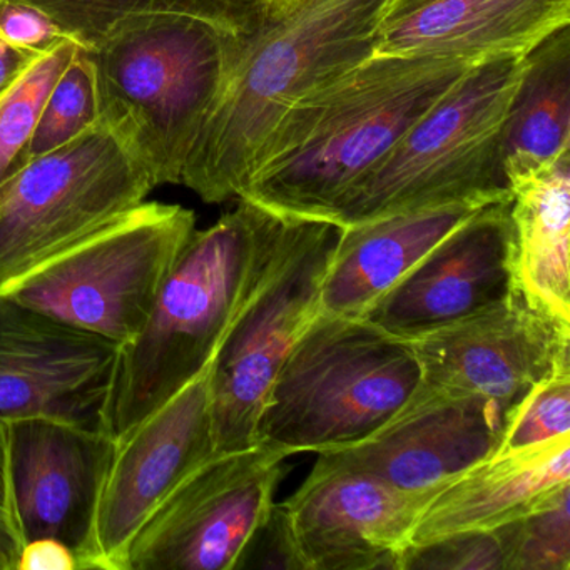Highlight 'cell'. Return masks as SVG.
<instances>
[{
	"instance_id": "6da1fadb",
	"label": "cell",
	"mask_w": 570,
	"mask_h": 570,
	"mask_svg": "<svg viewBox=\"0 0 570 570\" xmlns=\"http://www.w3.org/2000/svg\"><path fill=\"white\" fill-rule=\"evenodd\" d=\"M473 66L373 52L279 118L238 198L276 215L332 222L343 199Z\"/></svg>"
},
{
	"instance_id": "7a4b0ae2",
	"label": "cell",
	"mask_w": 570,
	"mask_h": 570,
	"mask_svg": "<svg viewBox=\"0 0 570 570\" xmlns=\"http://www.w3.org/2000/svg\"><path fill=\"white\" fill-rule=\"evenodd\" d=\"M285 216L238 198L195 229L141 332L119 346L102 429L115 442L178 395L215 358L233 320L265 275Z\"/></svg>"
},
{
	"instance_id": "3957f363",
	"label": "cell",
	"mask_w": 570,
	"mask_h": 570,
	"mask_svg": "<svg viewBox=\"0 0 570 570\" xmlns=\"http://www.w3.org/2000/svg\"><path fill=\"white\" fill-rule=\"evenodd\" d=\"M393 0H308L236 38L222 92L189 153L181 185L205 203L238 198L276 122L303 96L375 51Z\"/></svg>"
},
{
	"instance_id": "277c9868",
	"label": "cell",
	"mask_w": 570,
	"mask_h": 570,
	"mask_svg": "<svg viewBox=\"0 0 570 570\" xmlns=\"http://www.w3.org/2000/svg\"><path fill=\"white\" fill-rule=\"evenodd\" d=\"M235 36L183 16L142 19L88 51L99 125L151 176L181 185L189 153L222 92Z\"/></svg>"
},
{
	"instance_id": "5b68a950",
	"label": "cell",
	"mask_w": 570,
	"mask_h": 570,
	"mask_svg": "<svg viewBox=\"0 0 570 570\" xmlns=\"http://www.w3.org/2000/svg\"><path fill=\"white\" fill-rule=\"evenodd\" d=\"M412 340L318 313L283 360L256 423L283 455L345 449L375 433L422 382Z\"/></svg>"
},
{
	"instance_id": "8992f818",
	"label": "cell",
	"mask_w": 570,
	"mask_h": 570,
	"mask_svg": "<svg viewBox=\"0 0 570 570\" xmlns=\"http://www.w3.org/2000/svg\"><path fill=\"white\" fill-rule=\"evenodd\" d=\"M523 58L473 66L333 213L338 226L460 203L510 198L503 129Z\"/></svg>"
},
{
	"instance_id": "52a82bcc",
	"label": "cell",
	"mask_w": 570,
	"mask_h": 570,
	"mask_svg": "<svg viewBox=\"0 0 570 570\" xmlns=\"http://www.w3.org/2000/svg\"><path fill=\"white\" fill-rule=\"evenodd\" d=\"M195 229L191 209L145 202L0 292L122 346L148 322Z\"/></svg>"
},
{
	"instance_id": "ba28073f",
	"label": "cell",
	"mask_w": 570,
	"mask_h": 570,
	"mask_svg": "<svg viewBox=\"0 0 570 570\" xmlns=\"http://www.w3.org/2000/svg\"><path fill=\"white\" fill-rule=\"evenodd\" d=\"M342 226L285 216L265 275L233 320L212 362L215 455L258 445L256 423L266 393L292 350L320 313L323 283Z\"/></svg>"
},
{
	"instance_id": "9c48e42d",
	"label": "cell",
	"mask_w": 570,
	"mask_h": 570,
	"mask_svg": "<svg viewBox=\"0 0 570 570\" xmlns=\"http://www.w3.org/2000/svg\"><path fill=\"white\" fill-rule=\"evenodd\" d=\"M151 176L101 125L0 191V289L146 202Z\"/></svg>"
},
{
	"instance_id": "30bf717a",
	"label": "cell",
	"mask_w": 570,
	"mask_h": 570,
	"mask_svg": "<svg viewBox=\"0 0 570 570\" xmlns=\"http://www.w3.org/2000/svg\"><path fill=\"white\" fill-rule=\"evenodd\" d=\"M265 443L219 453L186 475L142 523L126 570H235L288 466Z\"/></svg>"
},
{
	"instance_id": "8fae6325",
	"label": "cell",
	"mask_w": 570,
	"mask_h": 570,
	"mask_svg": "<svg viewBox=\"0 0 570 570\" xmlns=\"http://www.w3.org/2000/svg\"><path fill=\"white\" fill-rule=\"evenodd\" d=\"M212 365L115 442L79 570H126L142 523L196 466L215 455Z\"/></svg>"
},
{
	"instance_id": "7c38bea8",
	"label": "cell",
	"mask_w": 570,
	"mask_h": 570,
	"mask_svg": "<svg viewBox=\"0 0 570 570\" xmlns=\"http://www.w3.org/2000/svg\"><path fill=\"white\" fill-rule=\"evenodd\" d=\"M436 490L395 489L318 453L308 479L279 505L299 570H400L413 525Z\"/></svg>"
},
{
	"instance_id": "4fadbf2b",
	"label": "cell",
	"mask_w": 570,
	"mask_h": 570,
	"mask_svg": "<svg viewBox=\"0 0 570 570\" xmlns=\"http://www.w3.org/2000/svg\"><path fill=\"white\" fill-rule=\"evenodd\" d=\"M119 345L0 292V422L102 429Z\"/></svg>"
},
{
	"instance_id": "5bb4252c",
	"label": "cell",
	"mask_w": 570,
	"mask_h": 570,
	"mask_svg": "<svg viewBox=\"0 0 570 570\" xmlns=\"http://www.w3.org/2000/svg\"><path fill=\"white\" fill-rule=\"evenodd\" d=\"M507 416L495 400L422 379L368 439L325 453L395 489L429 492L495 455Z\"/></svg>"
},
{
	"instance_id": "9a60e30c",
	"label": "cell",
	"mask_w": 570,
	"mask_h": 570,
	"mask_svg": "<svg viewBox=\"0 0 570 570\" xmlns=\"http://www.w3.org/2000/svg\"><path fill=\"white\" fill-rule=\"evenodd\" d=\"M412 342L423 380L495 400L509 413L537 383L570 366V323L517 286L497 305Z\"/></svg>"
},
{
	"instance_id": "2e32d148",
	"label": "cell",
	"mask_w": 570,
	"mask_h": 570,
	"mask_svg": "<svg viewBox=\"0 0 570 570\" xmlns=\"http://www.w3.org/2000/svg\"><path fill=\"white\" fill-rule=\"evenodd\" d=\"M515 288L510 198L489 203L446 235L363 318L416 340L505 299Z\"/></svg>"
},
{
	"instance_id": "e0dca14e",
	"label": "cell",
	"mask_w": 570,
	"mask_h": 570,
	"mask_svg": "<svg viewBox=\"0 0 570 570\" xmlns=\"http://www.w3.org/2000/svg\"><path fill=\"white\" fill-rule=\"evenodd\" d=\"M112 453L105 430L49 419L9 423V479L26 542L51 537L79 560Z\"/></svg>"
},
{
	"instance_id": "ac0fdd59",
	"label": "cell",
	"mask_w": 570,
	"mask_h": 570,
	"mask_svg": "<svg viewBox=\"0 0 570 570\" xmlns=\"http://www.w3.org/2000/svg\"><path fill=\"white\" fill-rule=\"evenodd\" d=\"M563 26H570V0H429L385 22L373 52L479 65L523 58Z\"/></svg>"
},
{
	"instance_id": "d6986e66",
	"label": "cell",
	"mask_w": 570,
	"mask_h": 570,
	"mask_svg": "<svg viewBox=\"0 0 570 570\" xmlns=\"http://www.w3.org/2000/svg\"><path fill=\"white\" fill-rule=\"evenodd\" d=\"M569 487L570 435L512 455L490 456L433 493L413 525L409 547L499 529Z\"/></svg>"
},
{
	"instance_id": "ffe728a7",
	"label": "cell",
	"mask_w": 570,
	"mask_h": 570,
	"mask_svg": "<svg viewBox=\"0 0 570 570\" xmlns=\"http://www.w3.org/2000/svg\"><path fill=\"white\" fill-rule=\"evenodd\" d=\"M485 205L460 203L342 226L320 313L363 318L446 235Z\"/></svg>"
},
{
	"instance_id": "44dd1931",
	"label": "cell",
	"mask_w": 570,
	"mask_h": 570,
	"mask_svg": "<svg viewBox=\"0 0 570 570\" xmlns=\"http://www.w3.org/2000/svg\"><path fill=\"white\" fill-rule=\"evenodd\" d=\"M515 286L570 323V153L509 173Z\"/></svg>"
},
{
	"instance_id": "7402d4cb",
	"label": "cell",
	"mask_w": 570,
	"mask_h": 570,
	"mask_svg": "<svg viewBox=\"0 0 570 570\" xmlns=\"http://www.w3.org/2000/svg\"><path fill=\"white\" fill-rule=\"evenodd\" d=\"M570 153V26L525 56L503 129L505 173L556 161Z\"/></svg>"
},
{
	"instance_id": "603a6c76",
	"label": "cell",
	"mask_w": 570,
	"mask_h": 570,
	"mask_svg": "<svg viewBox=\"0 0 570 570\" xmlns=\"http://www.w3.org/2000/svg\"><path fill=\"white\" fill-rule=\"evenodd\" d=\"M45 11L86 51L142 19H199L235 38L258 31V0H19Z\"/></svg>"
},
{
	"instance_id": "cb8c5ba5",
	"label": "cell",
	"mask_w": 570,
	"mask_h": 570,
	"mask_svg": "<svg viewBox=\"0 0 570 570\" xmlns=\"http://www.w3.org/2000/svg\"><path fill=\"white\" fill-rule=\"evenodd\" d=\"M81 46L65 39L36 56L0 98V191L29 163V146L49 92Z\"/></svg>"
},
{
	"instance_id": "d4e9b609",
	"label": "cell",
	"mask_w": 570,
	"mask_h": 570,
	"mask_svg": "<svg viewBox=\"0 0 570 570\" xmlns=\"http://www.w3.org/2000/svg\"><path fill=\"white\" fill-rule=\"evenodd\" d=\"M99 126L96 71L85 48H79L49 92L36 126L29 161L49 155Z\"/></svg>"
},
{
	"instance_id": "484cf974",
	"label": "cell",
	"mask_w": 570,
	"mask_h": 570,
	"mask_svg": "<svg viewBox=\"0 0 570 570\" xmlns=\"http://www.w3.org/2000/svg\"><path fill=\"white\" fill-rule=\"evenodd\" d=\"M570 435V366L537 383L507 416L495 455H512Z\"/></svg>"
},
{
	"instance_id": "4316f807",
	"label": "cell",
	"mask_w": 570,
	"mask_h": 570,
	"mask_svg": "<svg viewBox=\"0 0 570 570\" xmlns=\"http://www.w3.org/2000/svg\"><path fill=\"white\" fill-rule=\"evenodd\" d=\"M570 487L512 523L509 570L570 569Z\"/></svg>"
},
{
	"instance_id": "83f0119b",
	"label": "cell",
	"mask_w": 570,
	"mask_h": 570,
	"mask_svg": "<svg viewBox=\"0 0 570 570\" xmlns=\"http://www.w3.org/2000/svg\"><path fill=\"white\" fill-rule=\"evenodd\" d=\"M512 523L483 532L456 533L426 546L409 547L400 570H509Z\"/></svg>"
},
{
	"instance_id": "f1b7e54d",
	"label": "cell",
	"mask_w": 570,
	"mask_h": 570,
	"mask_svg": "<svg viewBox=\"0 0 570 570\" xmlns=\"http://www.w3.org/2000/svg\"><path fill=\"white\" fill-rule=\"evenodd\" d=\"M0 38L16 48L35 52L71 39L45 11L19 0H6L0 6Z\"/></svg>"
},
{
	"instance_id": "f546056e",
	"label": "cell",
	"mask_w": 570,
	"mask_h": 570,
	"mask_svg": "<svg viewBox=\"0 0 570 570\" xmlns=\"http://www.w3.org/2000/svg\"><path fill=\"white\" fill-rule=\"evenodd\" d=\"M18 570H79V560L61 540L42 537L24 543Z\"/></svg>"
},
{
	"instance_id": "4dcf8cb0",
	"label": "cell",
	"mask_w": 570,
	"mask_h": 570,
	"mask_svg": "<svg viewBox=\"0 0 570 570\" xmlns=\"http://www.w3.org/2000/svg\"><path fill=\"white\" fill-rule=\"evenodd\" d=\"M41 52L16 48L0 38V98L9 91V88L18 81L19 76Z\"/></svg>"
},
{
	"instance_id": "1f68e13d",
	"label": "cell",
	"mask_w": 570,
	"mask_h": 570,
	"mask_svg": "<svg viewBox=\"0 0 570 570\" xmlns=\"http://www.w3.org/2000/svg\"><path fill=\"white\" fill-rule=\"evenodd\" d=\"M26 540L14 517L0 509V570H18L19 556Z\"/></svg>"
},
{
	"instance_id": "d6a6232c",
	"label": "cell",
	"mask_w": 570,
	"mask_h": 570,
	"mask_svg": "<svg viewBox=\"0 0 570 570\" xmlns=\"http://www.w3.org/2000/svg\"><path fill=\"white\" fill-rule=\"evenodd\" d=\"M0 509L8 510L16 520L11 479H9V423L6 422H0Z\"/></svg>"
},
{
	"instance_id": "836d02e7",
	"label": "cell",
	"mask_w": 570,
	"mask_h": 570,
	"mask_svg": "<svg viewBox=\"0 0 570 570\" xmlns=\"http://www.w3.org/2000/svg\"><path fill=\"white\" fill-rule=\"evenodd\" d=\"M308 0H258V31L298 11ZM255 35V32H253Z\"/></svg>"
},
{
	"instance_id": "e575fe53",
	"label": "cell",
	"mask_w": 570,
	"mask_h": 570,
	"mask_svg": "<svg viewBox=\"0 0 570 570\" xmlns=\"http://www.w3.org/2000/svg\"><path fill=\"white\" fill-rule=\"evenodd\" d=\"M425 2H429V0H393L389 12H386L385 22L393 21V19L406 14V12L425 4ZM385 22H383V24H385Z\"/></svg>"
},
{
	"instance_id": "d590c367",
	"label": "cell",
	"mask_w": 570,
	"mask_h": 570,
	"mask_svg": "<svg viewBox=\"0 0 570 570\" xmlns=\"http://www.w3.org/2000/svg\"><path fill=\"white\" fill-rule=\"evenodd\" d=\"M6 0H0V6L4 4Z\"/></svg>"
}]
</instances>
